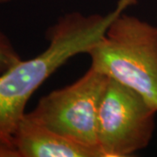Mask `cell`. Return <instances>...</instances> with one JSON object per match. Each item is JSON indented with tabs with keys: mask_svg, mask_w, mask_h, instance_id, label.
<instances>
[{
	"mask_svg": "<svg viewBox=\"0 0 157 157\" xmlns=\"http://www.w3.org/2000/svg\"><path fill=\"white\" fill-rule=\"evenodd\" d=\"M156 113L139 93L108 78L97 116L98 146L104 156H131L146 148Z\"/></svg>",
	"mask_w": 157,
	"mask_h": 157,
	"instance_id": "obj_4",
	"label": "cell"
},
{
	"mask_svg": "<svg viewBox=\"0 0 157 157\" xmlns=\"http://www.w3.org/2000/svg\"><path fill=\"white\" fill-rule=\"evenodd\" d=\"M12 0H0V5H3V4H6V3H9L11 2Z\"/></svg>",
	"mask_w": 157,
	"mask_h": 157,
	"instance_id": "obj_8",
	"label": "cell"
},
{
	"mask_svg": "<svg viewBox=\"0 0 157 157\" xmlns=\"http://www.w3.org/2000/svg\"><path fill=\"white\" fill-rule=\"evenodd\" d=\"M0 157H19L15 148L0 147Z\"/></svg>",
	"mask_w": 157,
	"mask_h": 157,
	"instance_id": "obj_7",
	"label": "cell"
},
{
	"mask_svg": "<svg viewBox=\"0 0 157 157\" xmlns=\"http://www.w3.org/2000/svg\"><path fill=\"white\" fill-rule=\"evenodd\" d=\"M107 80V76L90 67L73 84L41 97L25 116L69 140L100 149L97 116Z\"/></svg>",
	"mask_w": 157,
	"mask_h": 157,
	"instance_id": "obj_3",
	"label": "cell"
},
{
	"mask_svg": "<svg viewBox=\"0 0 157 157\" xmlns=\"http://www.w3.org/2000/svg\"><path fill=\"white\" fill-rule=\"evenodd\" d=\"M137 0H118L106 15L70 12L47 29L48 46L43 52L17 63L0 75V147H12L17 127L25 115L32 95L45 80L67 62L86 53L101 39L110 23Z\"/></svg>",
	"mask_w": 157,
	"mask_h": 157,
	"instance_id": "obj_1",
	"label": "cell"
},
{
	"mask_svg": "<svg viewBox=\"0 0 157 157\" xmlns=\"http://www.w3.org/2000/svg\"><path fill=\"white\" fill-rule=\"evenodd\" d=\"M86 54L91 67L136 91L157 111V26L124 11Z\"/></svg>",
	"mask_w": 157,
	"mask_h": 157,
	"instance_id": "obj_2",
	"label": "cell"
},
{
	"mask_svg": "<svg viewBox=\"0 0 157 157\" xmlns=\"http://www.w3.org/2000/svg\"><path fill=\"white\" fill-rule=\"evenodd\" d=\"M22 59L11 39L0 30V75Z\"/></svg>",
	"mask_w": 157,
	"mask_h": 157,
	"instance_id": "obj_6",
	"label": "cell"
},
{
	"mask_svg": "<svg viewBox=\"0 0 157 157\" xmlns=\"http://www.w3.org/2000/svg\"><path fill=\"white\" fill-rule=\"evenodd\" d=\"M13 146L19 157H104L99 148L69 140L25 115L14 135Z\"/></svg>",
	"mask_w": 157,
	"mask_h": 157,
	"instance_id": "obj_5",
	"label": "cell"
}]
</instances>
